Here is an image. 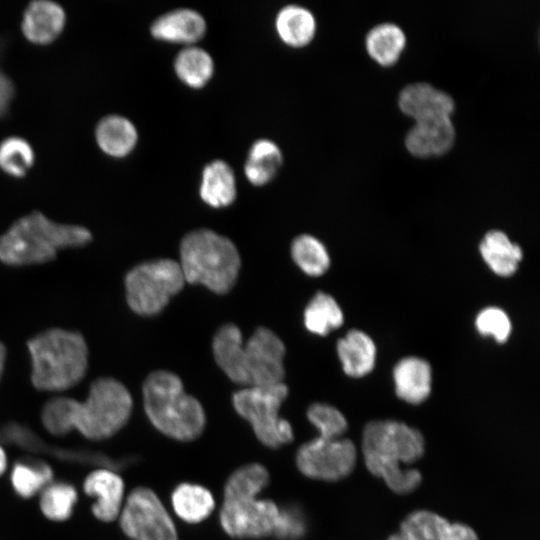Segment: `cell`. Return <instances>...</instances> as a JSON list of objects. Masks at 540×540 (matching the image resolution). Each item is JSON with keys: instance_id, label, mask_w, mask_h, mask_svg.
Returning a JSON list of instances; mask_svg holds the SVG:
<instances>
[{"instance_id": "obj_1", "label": "cell", "mask_w": 540, "mask_h": 540, "mask_svg": "<svg viewBox=\"0 0 540 540\" xmlns=\"http://www.w3.org/2000/svg\"><path fill=\"white\" fill-rule=\"evenodd\" d=\"M133 400L124 384L112 377L91 382L84 401L64 396L49 399L41 411L45 429L55 436L72 430L90 440L101 441L115 435L128 422Z\"/></svg>"}, {"instance_id": "obj_2", "label": "cell", "mask_w": 540, "mask_h": 540, "mask_svg": "<svg viewBox=\"0 0 540 540\" xmlns=\"http://www.w3.org/2000/svg\"><path fill=\"white\" fill-rule=\"evenodd\" d=\"M361 449L369 472L394 493L406 495L421 484L419 470L401 467L424 454L425 440L418 429L393 419L369 421L362 432Z\"/></svg>"}, {"instance_id": "obj_3", "label": "cell", "mask_w": 540, "mask_h": 540, "mask_svg": "<svg viewBox=\"0 0 540 540\" xmlns=\"http://www.w3.org/2000/svg\"><path fill=\"white\" fill-rule=\"evenodd\" d=\"M212 348L219 367L237 384L254 387L283 382L285 346L266 327H258L243 344L240 329L225 324L215 334Z\"/></svg>"}, {"instance_id": "obj_4", "label": "cell", "mask_w": 540, "mask_h": 540, "mask_svg": "<svg viewBox=\"0 0 540 540\" xmlns=\"http://www.w3.org/2000/svg\"><path fill=\"white\" fill-rule=\"evenodd\" d=\"M92 238L84 226L58 223L34 210L0 235V262L17 267L44 264L54 260L58 251L83 247Z\"/></svg>"}, {"instance_id": "obj_5", "label": "cell", "mask_w": 540, "mask_h": 540, "mask_svg": "<svg viewBox=\"0 0 540 540\" xmlns=\"http://www.w3.org/2000/svg\"><path fill=\"white\" fill-rule=\"evenodd\" d=\"M268 483L269 472L259 463L243 465L228 477L220 523L229 536L237 539L272 536L279 507L272 500L257 498Z\"/></svg>"}, {"instance_id": "obj_6", "label": "cell", "mask_w": 540, "mask_h": 540, "mask_svg": "<svg viewBox=\"0 0 540 540\" xmlns=\"http://www.w3.org/2000/svg\"><path fill=\"white\" fill-rule=\"evenodd\" d=\"M31 358V383L40 391L63 392L86 375L89 350L84 336L54 327L27 341Z\"/></svg>"}, {"instance_id": "obj_7", "label": "cell", "mask_w": 540, "mask_h": 540, "mask_svg": "<svg viewBox=\"0 0 540 540\" xmlns=\"http://www.w3.org/2000/svg\"><path fill=\"white\" fill-rule=\"evenodd\" d=\"M144 410L153 426L178 441H193L204 431L206 418L200 402L184 390L172 372L150 373L142 387Z\"/></svg>"}, {"instance_id": "obj_8", "label": "cell", "mask_w": 540, "mask_h": 540, "mask_svg": "<svg viewBox=\"0 0 540 540\" xmlns=\"http://www.w3.org/2000/svg\"><path fill=\"white\" fill-rule=\"evenodd\" d=\"M179 265L185 282L224 294L235 284L241 260L230 239L209 229H198L183 237Z\"/></svg>"}, {"instance_id": "obj_9", "label": "cell", "mask_w": 540, "mask_h": 540, "mask_svg": "<svg viewBox=\"0 0 540 540\" xmlns=\"http://www.w3.org/2000/svg\"><path fill=\"white\" fill-rule=\"evenodd\" d=\"M287 395L288 387L283 382L245 387L233 394L236 412L251 424L258 440L269 448H280L294 438L292 426L279 415Z\"/></svg>"}, {"instance_id": "obj_10", "label": "cell", "mask_w": 540, "mask_h": 540, "mask_svg": "<svg viewBox=\"0 0 540 540\" xmlns=\"http://www.w3.org/2000/svg\"><path fill=\"white\" fill-rule=\"evenodd\" d=\"M124 284L130 309L138 315L151 316L182 290L185 279L178 262L157 259L134 266L126 273Z\"/></svg>"}, {"instance_id": "obj_11", "label": "cell", "mask_w": 540, "mask_h": 540, "mask_svg": "<svg viewBox=\"0 0 540 540\" xmlns=\"http://www.w3.org/2000/svg\"><path fill=\"white\" fill-rule=\"evenodd\" d=\"M357 451L350 439L332 432L318 431V436L302 444L296 453V466L308 478L340 481L354 470Z\"/></svg>"}, {"instance_id": "obj_12", "label": "cell", "mask_w": 540, "mask_h": 540, "mask_svg": "<svg viewBox=\"0 0 540 540\" xmlns=\"http://www.w3.org/2000/svg\"><path fill=\"white\" fill-rule=\"evenodd\" d=\"M122 531L133 540H178L175 525L159 497L147 487H137L119 514Z\"/></svg>"}, {"instance_id": "obj_13", "label": "cell", "mask_w": 540, "mask_h": 540, "mask_svg": "<svg viewBox=\"0 0 540 540\" xmlns=\"http://www.w3.org/2000/svg\"><path fill=\"white\" fill-rule=\"evenodd\" d=\"M399 533L407 540H479L476 532L464 523H451L428 510H417L405 517Z\"/></svg>"}, {"instance_id": "obj_14", "label": "cell", "mask_w": 540, "mask_h": 540, "mask_svg": "<svg viewBox=\"0 0 540 540\" xmlns=\"http://www.w3.org/2000/svg\"><path fill=\"white\" fill-rule=\"evenodd\" d=\"M66 12L52 0H33L25 7L20 23L25 38L37 45L56 40L66 25Z\"/></svg>"}, {"instance_id": "obj_15", "label": "cell", "mask_w": 540, "mask_h": 540, "mask_svg": "<svg viewBox=\"0 0 540 540\" xmlns=\"http://www.w3.org/2000/svg\"><path fill=\"white\" fill-rule=\"evenodd\" d=\"M83 489L95 498L94 516L104 522L114 521L124 504L123 479L112 469L102 467L92 471L84 480Z\"/></svg>"}, {"instance_id": "obj_16", "label": "cell", "mask_w": 540, "mask_h": 540, "mask_svg": "<svg viewBox=\"0 0 540 540\" xmlns=\"http://www.w3.org/2000/svg\"><path fill=\"white\" fill-rule=\"evenodd\" d=\"M455 128L451 117H435L415 121L405 137L410 153L418 157L438 156L451 149Z\"/></svg>"}, {"instance_id": "obj_17", "label": "cell", "mask_w": 540, "mask_h": 540, "mask_svg": "<svg viewBox=\"0 0 540 540\" xmlns=\"http://www.w3.org/2000/svg\"><path fill=\"white\" fill-rule=\"evenodd\" d=\"M401 111L415 121L449 116L455 104L446 92L426 82H416L405 86L398 97Z\"/></svg>"}, {"instance_id": "obj_18", "label": "cell", "mask_w": 540, "mask_h": 540, "mask_svg": "<svg viewBox=\"0 0 540 540\" xmlns=\"http://www.w3.org/2000/svg\"><path fill=\"white\" fill-rule=\"evenodd\" d=\"M392 378L397 397L406 403L421 404L431 393L432 368L423 358L400 359L393 368Z\"/></svg>"}, {"instance_id": "obj_19", "label": "cell", "mask_w": 540, "mask_h": 540, "mask_svg": "<svg viewBox=\"0 0 540 540\" xmlns=\"http://www.w3.org/2000/svg\"><path fill=\"white\" fill-rule=\"evenodd\" d=\"M336 350L347 376L361 378L373 371L377 348L373 339L364 331L349 330L337 341Z\"/></svg>"}, {"instance_id": "obj_20", "label": "cell", "mask_w": 540, "mask_h": 540, "mask_svg": "<svg viewBox=\"0 0 540 540\" xmlns=\"http://www.w3.org/2000/svg\"><path fill=\"white\" fill-rule=\"evenodd\" d=\"M206 22L190 8H177L157 17L150 26L151 34L170 42L191 43L203 36Z\"/></svg>"}, {"instance_id": "obj_21", "label": "cell", "mask_w": 540, "mask_h": 540, "mask_svg": "<svg viewBox=\"0 0 540 540\" xmlns=\"http://www.w3.org/2000/svg\"><path fill=\"white\" fill-rule=\"evenodd\" d=\"M480 255L489 269L499 277L516 273L523 260V250L501 230H490L479 244Z\"/></svg>"}, {"instance_id": "obj_22", "label": "cell", "mask_w": 540, "mask_h": 540, "mask_svg": "<svg viewBox=\"0 0 540 540\" xmlns=\"http://www.w3.org/2000/svg\"><path fill=\"white\" fill-rule=\"evenodd\" d=\"M99 148L111 157H124L135 147L138 133L127 117L108 114L98 120L94 130Z\"/></svg>"}, {"instance_id": "obj_23", "label": "cell", "mask_w": 540, "mask_h": 540, "mask_svg": "<svg viewBox=\"0 0 540 540\" xmlns=\"http://www.w3.org/2000/svg\"><path fill=\"white\" fill-rule=\"evenodd\" d=\"M200 196L212 207H225L236 197V180L230 165L221 159L209 162L202 171Z\"/></svg>"}, {"instance_id": "obj_24", "label": "cell", "mask_w": 540, "mask_h": 540, "mask_svg": "<svg viewBox=\"0 0 540 540\" xmlns=\"http://www.w3.org/2000/svg\"><path fill=\"white\" fill-rule=\"evenodd\" d=\"M171 500L176 515L188 523L205 520L215 507L211 492L198 484H179L174 489Z\"/></svg>"}, {"instance_id": "obj_25", "label": "cell", "mask_w": 540, "mask_h": 540, "mask_svg": "<svg viewBox=\"0 0 540 540\" xmlns=\"http://www.w3.org/2000/svg\"><path fill=\"white\" fill-rule=\"evenodd\" d=\"M275 23L281 39L292 46L306 45L316 31V20L312 12L295 4L281 8Z\"/></svg>"}, {"instance_id": "obj_26", "label": "cell", "mask_w": 540, "mask_h": 540, "mask_svg": "<svg viewBox=\"0 0 540 540\" xmlns=\"http://www.w3.org/2000/svg\"><path fill=\"white\" fill-rule=\"evenodd\" d=\"M406 44L403 30L394 23L385 22L374 26L366 35L365 45L368 54L379 64H394Z\"/></svg>"}, {"instance_id": "obj_27", "label": "cell", "mask_w": 540, "mask_h": 540, "mask_svg": "<svg viewBox=\"0 0 540 540\" xmlns=\"http://www.w3.org/2000/svg\"><path fill=\"white\" fill-rule=\"evenodd\" d=\"M282 164V153L278 145L270 139L256 140L250 147L244 172L247 179L255 185L267 183Z\"/></svg>"}, {"instance_id": "obj_28", "label": "cell", "mask_w": 540, "mask_h": 540, "mask_svg": "<svg viewBox=\"0 0 540 540\" xmlns=\"http://www.w3.org/2000/svg\"><path fill=\"white\" fill-rule=\"evenodd\" d=\"M344 314L337 301L325 292H317L304 310V324L308 331L326 336L342 326Z\"/></svg>"}, {"instance_id": "obj_29", "label": "cell", "mask_w": 540, "mask_h": 540, "mask_svg": "<svg viewBox=\"0 0 540 540\" xmlns=\"http://www.w3.org/2000/svg\"><path fill=\"white\" fill-rule=\"evenodd\" d=\"M51 467L37 459L16 462L11 472V483L15 492L23 498H31L52 482Z\"/></svg>"}, {"instance_id": "obj_30", "label": "cell", "mask_w": 540, "mask_h": 540, "mask_svg": "<svg viewBox=\"0 0 540 540\" xmlns=\"http://www.w3.org/2000/svg\"><path fill=\"white\" fill-rule=\"evenodd\" d=\"M213 59L203 48L187 46L180 50L174 60L179 78L192 87L203 86L213 74Z\"/></svg>"}, {"instance_id": "obj_31", "label": "cell", "mask_w": 540, "mask_h": 540, "mask_svg": "<svg viewBox=\"0 0 540 540\" xmlns=\"http://www.w3.org/2000/svg\"><path fill=\"white\" fill-rule=\"evenodd\" d=\"M291 255L298 267L312 277L323 275L330 266L326 247L319 239L309 234L299 235L293 240Z\"/></svg>"}, {"instance_id": "obj_32", "label": "cell", "mask_w": 540, "mask_h": 540, "mask_svg": "<svg viewBox=\"0 0 540 540\" xmlns=\"http://www.w3.org/2000/svg\"><path fill=\"white\" fill-rule=\"evenodd\" d=\"M35 162L31 143L22 136L10 135L0 141V169L7 175L20 178Z\"/></svg>"}, {"instance_id": "obj_33", "label": "cell", "mask_w": 540, "mask_h": 540, "mask_svg": "<svg viewBox=\"0 0 540 540\" xmlns=\"http://www.w3.org/2000/svg\"><path fill=\"white\" fill-rule=\"evenodd\" d=\"M75 487L66 482H51L40 493V509L52 521H65L77 502Z\"/></svg>"}, {"instance_id": "obj_34", "label": "cell", "mask_w": 540, "mask_h": 540, "mask_svg": "<svg viewBox=\"0 0 540 540\" xmlns=\"http://www.w3.org/2000/svg\"><path fill=\"white\" fill-rule=\"evenodd\" d=\"M475 328L483 337H491L497 343L507 342L512 332L509 315L500 307L483 308L475 318Z\"/></svg>"}, {"instance_id": "obj_35", "label": "cell", "mask_w": 540, "mask_h": 540, "mask_svg": "<svg viewBox=\"0 0 540 540\" xmlns=\"http://www.w3.org/2000/svg\"><path fill=\"white\" fill-rule=\"evenodd\" d=\"M308 529L307 519L300 508L295 504L279 507L272 536L279 540H299L303 538Z\"/></svg>"}, {"instance_id": "obj_36", "label": "cell", "mask_w": 540, "mask_h": 540, "mask_svg": "<svg viewBox=\"0 0 540 540\" xmlns=\"http://www.w3.org/2000/svg\"><path fill=\"white\" fill-rule=\"evenodd\" d=\"M307 418L318 431L333 432L342 436L348 427L345 416L327 403L317 402L310 405Z\"/></svg>"}, {"instance_id": "obj_37", "label": "cell", "mask_w": 540, "mask_h": 540, "mask_svg": "<svg viewBox=\"0 0 540 540\" xmlns=\"http://www.w3.org/2000/svg\"><path fill=\"white\" fill-rule=\"evenodd\" d=\"M13 96V82L4 72L0 70V116L7 111Z\"/></svg>"}, {"instance_id": "obj_38", "label": "cell", "mask_w": 540, "mask_h": 540, "mask_svg": "<svg viewBox=\"0 0 540 540\" xmlns=\"http://www.w3.org/2000/svg\"><path fill=\"white\" fill-rule=\"evenodd\" d=\"M6 355H7L6 346L2 341H0V380L4 372Z\"/></svg>"}, {"instance_id": "obj_39", "label": "cell", "mask_w": 540, "mask_h": 540, "mask_svg": "<svg viewBox=\"0 0 540 540\" xmlns=\"http://www.w3.org/2000/svg\"><path fill=\"white\" fill-rule=\"evenodd\" d=\"M7 467V457L4 449L0 445V476L5 472Z\"/></svg>"}, {"instance_id": "obj_40", "label": "cell", "mask_w": 540, "mask_h": 540, "mask_svg": "<svg viewBox=\"0 0 540 540\" xmlns=\"http://www.w3.org/2000/svg\"><path fill=\"white\" fill-rule=\"evenodd\" d=\"M386 540H407V539L398 532L396 534L389 536Z\"/></svg>"}, {"instance_id": "obj_41", "label": "cell", "mask_w": 540, "mask_h": 540, "mask_svg": "<svg viewBox=\"0 0 540 540\" xmlns=\"http://www.w3.org/2000/svg\"><path fill=\"white\" fill-rule=\"evenodd\" d=\"M1 49H2V48H1V45H0V55H1Z\"/></svg>"}]
</instances>
